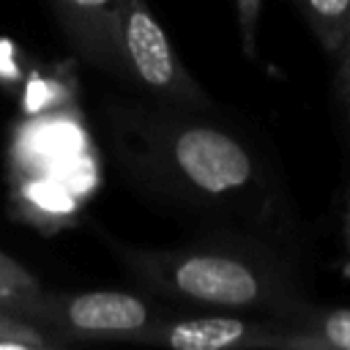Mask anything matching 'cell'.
Returning a JSON list of instances; mask_svg holds the SVG:
<instances>
[{
  "label": "cell",
  "instance_id": "6da1fadb",
  "mask_svg": "<svg viewBox=\"0 0 350 350\" xmlns=\"http://www.w3.org/2000/svg\"><path fill=\"white\" fill-rule=\"evenodd\" d=\"M38 328L66 331L71 336H115L139 339L150 328V306L129 293H79L68 298L38 295L25 314Z\"/></svg>",
  "mask_w": 350,
  "mask_h": 350
},
{
  "label": "cell",
  "instance_id": "7a4b0ae2",
  "mask_svg": "<svg viewBox=\"0 0 350 350\" xmlns=\"http://www.w3.org/2000/svg\"><path fill=\"white\" fill-rule=\"evenodd\" d=\"M167 290L208 306H252L265 298L260 273L227 254H180L156 265Z\"/></svg>",
  "mask_w": 350,
  "mask_h": 350
},
{
  "label": "cell",
  "instance_id": "3957f363",
  "mask_svg": "<svg viewBox=\"0 0 350 350\" xmlns=\"http://www.w3.org/2000/svg\"><path fill=\"white\" fill-rule=\"evenodd\" d=\"M172 161L178 172L200 191L227 194L252 180L249 153L224 131L211 126L180 129L172 139Z\"/></svg>",
  "mask_w": 350,
  "mask_h": 350
},
{
  "label": "cell",
  "instance_id": "277c9868",
  "mask_svg": "<svg viewBox=\"0 0 350 350\" xmlns=\"http://www.w3.org/2000/svg\"><path fill=\"white\" fill-rule=\"evenodd\" d=\"M120 49L139 82L178 98L194 96V85L183 74L167 33L145 8L142 0L120 3Z\"/></svg>",
  "mask_w": 350,
  "mask_h": 350
},
{
  "label": "cell",
  "instance_id": "5b68a950",
  "mask_svg": "<svg viewBox=\"0 0 350 350\" xmlns=\"http://www.w3.org/2000/svg\"><path fill=\"white\" fill-rule=\"evenodd\" d=\"M139 339L175 350H227V347H290V334H273L268 325L238 317H189L148 328Z\"/></svg>",
  "mask_w": 350,
  "mask_h": 350
},
{
  "label": "cell",
  "instance_id": "8992f818",
  "mask_svg": "<svg viewBox=\"0 0 350 350\" xmlns=\"http://www.w3.org/2000/svg\"><path fill=\"white\" fill-rule=\"evenodd\" d=\"M120 3L123 0H63L77 22H82L85 36L98 41L96 46L109 55H120Z\"/></svg>",
  "mask_w": 350,
  "mask_h": 350
},
{
  "label": "cell",
  "instance_id": "52a82bcc",
  "mask_svg": "<svg viewBox=\"0 0 350 350\" xmlns=\"http://www.w3.org/2000/svg\"><path fill=\"white\" fill-rule=\"evenodd\" d=\"M290 347H336L350 350V309L306 312L301 331L290 334Z\"/></svg>",
  "mask_w": 350,
  "mask_h": 350
},
{
  "label": "cell",
  "instance_id": "ba28073f",
  "mask_svg": "<svg viewBox=\"0 0 350 350\" xmlns=\"http://www.w3.org/2000/svg\"><path fill=\"white\" fill-rule=\"evenodd\" d=\"M320 44L339 55L350 41V0H298Z\"/></svg>",
  "mask_w": 350,
  "mask_h": 350
},
{
  "label": "cell",
  "instance_id": "9c48e42d",
  "mask_svg": "<svg viewBox=\"0 0 350 350\" xmlns=\"http://www.w3.org/2000/svg\"><path fill=\"white\" fill-rule=\"evenodd\" d=\"M41 287L38 282L11 257L0 254V298L8 304V312L19 320H25L27 309L38 301Z\"/></svg>",
  "mask_w": 350,
  "mask_h": 350
},
{
  "label": "cell",
  "instance_id": "30bf717a",
  "mask_svg": "<svg viewBox=\"0 0 350 350\" xmlns=\"http://www.w3.org/2000/svg\"><path fill=\"white\" fill-rule=\"evenodd\" d=\"M49 342L44 339L41 328L11 317V314H0V347H46Z\"/></svg>",
  "mask_w": 350,
  "mask_h": 350
},
{
  "label": "cell",
  "instance_id": "8fae6325",
  "mask_svg": "<svg viewBox=\"0 0 350 350\" xmlns=\"http://www.w3.org/2000/svg\"><path fill=\"white\" fill-rule=\"evenodd\" d=\"M339 88H342V101L347 109V129H350V46L339 52Z\"/></svg>",
  "mask_w": 350,
  "mask_h": 350
},
{
  "label": "cell",
  "instance_id": "7c38bea8",
  "mask_svg": "<svg viewBox=\"0 0 350 350\" xmlns=\"http://www.w3.org/2000/svg\"><path fill=\"white\" fill-rule=\"evenodd\" d=\"M0 314H11V312H8V304H5L3 298H0ZM11 317H14V314H11Z\"/></svg>",
  "mask_w": 350,
  "mask_h": 350
},
{
  "label": "cell",
  "instance_id": "4fadbf2b",
  "mask_svg": "<svg viewBox=\"0 0 350 350\" xmlns=\"http://www.w3.org/2000/svg\"><path fill=\"white\" fill-rule=\"evenodd\" d=\"M347 46H350V41H347Z\"/></svg>",
  "mask_w": 350,
  "mask_h": 350
}]
</instances>
